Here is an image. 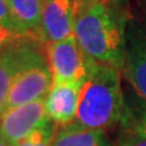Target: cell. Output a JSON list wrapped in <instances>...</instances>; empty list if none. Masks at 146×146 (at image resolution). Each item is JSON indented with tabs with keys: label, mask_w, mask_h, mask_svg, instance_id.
Instances as JSON below:
<instances>
[{
	"label": "cell",
	"mask_w": 146,
	"mask_h": 146,
	"mask_svg": "<svg viewBox=\"0 0 146 146\" xmlns=\"http://www.w3.org/2000/svg\"><path fill=\"white\" fill-rule=\"evenodd\" d=\"M45 45L35 34H26L0 54V117L5 112L10 89L18 74L35 62L46 60L42 51Z\"/></svg>",
	"instance_id": "cell-3"
},
{
	"label": "cell",
	"mask_w": 146,
	"mask_h": 146,
	"mask_svg": "<svg viewBox=\"0 0 146 146\" xmlns=\"http://www.w3.org/2000/svg\"><path fill=\"white\" fill-rule=\"evenodd\" d=\"M124 76L136 94L146 101V34L130 29L127 34Z\"/></svg>",
	"instance_id": "cell-8"
},
{
	"label": "cell",
	"mask_w": 146,
	"mask_h": 146,
	"mask_svg": "<svg viewBox=\"0 0 146 146\" xmlns=\"http://www.w3.org/2000/svg\"><path fill=\"white\" fill-rule=\"evenodd\" d=\"M0 146H11V145L9 144L7 141H5V140H4V139L1 138V136H0Z\"/></svg>",
	"instance_id": "cell-18"
},
{
	"label": "cell",
	"mask_w": 146,
	"mask_h": 146,
	"mask_svg": "<svg viewBox=\"0 0 146 146\" xmlns=\"http://www.w3.org/2000/svg\"><path fill=\"white\" fill-rule=\"evenodd\" d=\"M22 36L23 35L17 33V32H15L11 28L0 26V54H1L4 50H6L7 48H10L12 44L18 42Z\"/></svg>",
	"instance_id": "cell-15"
},
{
	"label": "cell",
	"mask_w": 146,
	"mask_h": 146,
	"mask_svg": "<svg viewBox=\"0 0 146 146\" xmlns=\"http://www.w3.org/2000/svg\"><path fill=\"white\" fill-rule=\"evenodd\" d=\"M49 119L45 99L22 105L3 113L0 117V136L12 145L28 136Z\"/></svg>",
	"instance_id": "cell-6"
},
{
	"label": "cell",
	"mask_w": 146,
	"mask_h": 146,
	"mask_svg": "<svg viewBox=\"0 0 146 146\" xmlns=\"http://www.w3.org/2000/svg\"><path fill=\"white\" fill-rule=\"evenodd\" d=\"M115 146H146V138L133 129L122 127Z\"/></svg>",
	"instance_id": "cell-14"
},
{
	"label": "cell",
	"mask_w": 146,
	"mask_h": 146,
	"mask_svg": "<svg viewBox=\"0 0 146 146\" xmlns=\"http://www.w3.org/2000/svg\"><path fill=\"white\" fill-rule=\"evenodd\" d=\"M45 0H7L9 10L17 33H35L42 18Z\"/></svg>",
	"instance_id": "cell-11"
},
{
	"label": "cell",
	"mask_w": 146,
	"mask_h": 146,
	"mask_svg": "<svg viewBox=\"0 0 146 146\" xmlns=\"http://www.w3.org/2000/svg\"><path fill=\"white\" fill-rule=\"evenodd\" d=\"M52 86V74L48 58L33 63L22 71L7 95L5 112L22 105L45 99Z\"/></svg>",
	"instance_id": "cell-5"
},
{
	"label": "cell",
	"mask_w": 146,
	"mask_h": 146,
	"mask_svg": "<svg viewBox=\"0 0 146 146\" xmlns=\"http://www.w3.org/2000/svg\"><path fill=\"white\" fill-rule=\"evenodd\" d=\"M6 1H7V0H6Z\"/></svg>",
	"instance_id": "cell-20"
},
{
	"label": "cell",
	"mask_w": 146,
	"mask_h": 146,
	"mask_svg": "<svg viewBox=\"0 0 146 146\" xmlns=\"http://www.w3.org/2000/svg\"><path fill=\"white\" fill-rule=\"evenodd\" d=\"M80 86L74 83H52L45 98V110L56 124H70L76 118Z\"/></svg>",
	"instance_id": "cell-9"
},
{
	"label": "cell",
	"mask_w": 146,
	"mask_h": 146,
	"mask_svg": "<svg viewBox=\"0 0 146 146\" xmlns=\"http://www.w3.org/2000/svg\"><path fill=\"white\" fill-rule=\"evenodd\" d=\"M45 48L52 83L83 84L88 74L90 57L80 49L74 34Z\"/></svg>",
	"instance_id": "cell-4"
},
{
	"label": "cell",
	"mask_w": 146,
	"mask_h": 146,
	"mask_svg": "<svg viewBox=\"0 0 146 146\" xmlns=\"http://www.w3.org/2000/svg\"><path fill=\"white\" fill-rule=\"evenodd\" d=\"M73 0H45L42 18L35 35L45 46L73 35Z\"/></svg>",
	"instance_id": "cell-7"
},
{
	"label": "cell",
	"mask_w": 146,
	"mask_h": 146,
	"mask_svg": "<svg viewBox=\"0 0 146 146\" xmlns=\"http://www.w3.org/2000/svg\"><path fill=\"white\" fill-rule=\"evenodd\" d=\"M112 1L113 3H115V4H117V5H123V3H124L125 1V0H112Z\"/></svg>",
	"instance_id": "cell-19"
},
{
	"label": "cell",
	"mask_w": 146,
	"mask_h": 146,
	"mask_svg": "<svg viewBox=\"0 0 146 146\" xmlns=\"http://www.w3.org/2000/svg\"><path fill=\"white\" fill-rule=\"evenodd\" d=\"M112 0H73V4H74V12L76 10L82 7H88L91 5H95V4H100V3H111Z\"/></svg>",
	"instance_id": "cell-17"
},
{
	"label": "cell",
	"mask_w": 146,
	"mask_h": 146,
	"mask_svg": "<svg viewBox=\"0 0 146 146\" xmlns=\"http://www.w3.org/2000/svg\"><path fill=\"white\" fill-rule=\"evenodd\" d=\"M0 26L7 27V28H11L16 32L6 0H0Z\"/></svg>",
	"instance_id": "cell-16"
},
{
	"label": "cell",
	"mask_w": 146,
	"mask_h": 146,
	"mask_svg": "<svg viewBox=\"0 0 146 146\" xmlns=\"http://www.w3.org/2000/svg\"><path fill=\"white\" fill-rule=\"evenodd\" d=\"M122 127L129 128L146 138V101H138L124 107Z\"/></svg>",
	"instance_id": "cell-12"
},
{
	"label": "cell",
	"mask_w": 146,
	"mask_h": 146,
	"mask_svg": "<svg viewBox=\"0 0 146 146\" xmlns=\"http://www.w3.org/2000/svg\"><path fill=\"white\" fill-rule=\"evenodd\" d=\"M73 34L88 57L123 70L127 35L119 5L100 3L76 10Z\"/></svg>",
	"instance_id": "cell-1"
},
{
	"label": "cell",
	"mask_w": 146,
	"mask_h": 146,
	"mask_svg": "<svg viewBox=\"0 0 146 146\" xmlns=\"http://www.w3.org/2000/svg\"><path fill=\"white\" fill-rule=\"evenodd\" d=\"M52 146H110L102 129H93L72 122L57 127Z\"/></svg>",
	"instance_id": "cell-10"
},
{
	"label": "cell",
	"mask_w": 146,
	"mask_h": 146,
	"mask_svg": "<svg viewBox=\"0 0 146 146\" xmlns=\"http://www.w3.org/2000/svg\"><path fill=\"white\" fill-rule=\"evenodd\" d=\"M57 130V125L54 121L49 119L36 128L32 133L11 146H52L55 134Z\"/></svg>",
	"instance_id": "cell-13"
},
{
	"label": "cell",
	"mask_w": 146,
	"mask_h": 146,
	"mask_svg": "<svg viewBox=\"0 0 146 146\" xmlns=\"http://www.w3.org/2000/svg\"><path fill=\"white\" fill-rule=\"evenodd\" d=\"M121 70L90 58L79 90L76 122L93 129H111L124 113Z\"/></svg>",
	"instance_id": "cell-2"
}]
</instances>
